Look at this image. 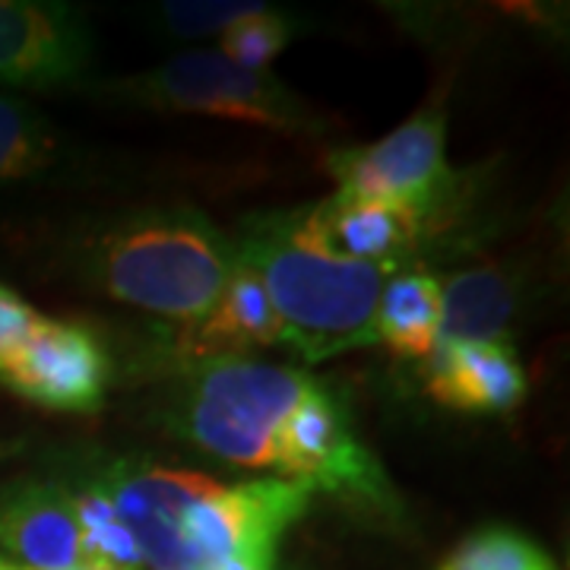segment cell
I'll return each instance as SVG.
<instances>
[{"instance_id": "6da1fadb", "label": "cell", "mask_w": 570, "mask_h": 570, "mask_svg": "<svg viewBox=\"0 0 570 570\" xmlns=\"http://www.w3.org/2000/svg\"><path fill=\"white\" fill-rule=\"evenodd\" d=\"M140 549L142 570H213L238 554L279 558L311 491L283 479L225 485L200 472L118 463L99 475Z\"/></svg>"}, {"instance_id": "7a4b0ae2", "label": "cell", "mask_w": 570, "mask_h": 570, "mask_svg": "<svg viewBox=\"0 0 570 570\" xmlns=\"http://www.w3.org/2000/svg\"><path fill=\"white\" fill-rule=\"evenodd\" d=\"M232 250L266 288L285 346L311 365L377 343L374 317L393 269L330 257L302 235L295 213L254 216Z\"/></svg>"}, {"instance_id": "3957f363", "label": "cell", "mask_w": 570, "mask_h": 570, "mask_svg": "<svg viewBox=\"0 0 570 570\" xmlns=\"http://www.w3.org/2000/svg\"><path fill=\"white\" fill-rule=\"evenodd\" d=\"M235 269V250L197 209H146L111 223L89 247V276L108 298L200 324Z\"/></svg>"}, {"instance_id": "277c9868", "label": "cell", "mask_w": 570, "mask_h": 570, "mask_svg": "<svg viewBox=\"0 0 570 570\" xmlns=\"http://www.w3.org/2000/svg\"><path fill=\"white\" fill-rule=\"evenodd\" d=\"M311 384L314 377L298 367L213 358L184 390L178 425L223 463L273 472L285 419Z\"/></svg>"}, {"instance_id": "5b68a950", "label": "cell", "mask_w": 570, "mask_h": 570, "mask_svg": "<svg viewBox=\"0 0 570 570\" xmlns=\"http://www.w3.org/2000/svg\"><path fill=\"white\" fill-rule=\"evenodd\" d=\"M105 92L146 108L213 115L295 137L321 134L326 127L324 118L279 77L269 70H245L209 48L181 51L156 70L105 86Z\"/></svg>"}, {"instance_id": "8992f818", "label": "cell", "mask_w": 570, "mask_h": 570, "mask_svg": "<svg viewBox=\"0 0 570 570\" xmlns=\"http://www.w3.org/2000/svg\"><path fill=\"white\" fill-rule=\"evenodd\" d=\"M326 171L343 197L406 206L431 223V213L453 184L448 168V111L428 105L384 140L333 149L326 156Z\"/></svg>"}, {"instance_id": "52a82bcc", "label": "cell", "mask_w": 570, "mask_h": 570, "mask_svg": "<svg viewBox=\"0 0 570 570\" xmlns=\"http://www.w3.org/2000/svg\"><path fill=\"white\" fill-rule=\"evenodd\" d=\"M111 362L105 346L80 324L48 321L0 358V384L55 412H99Z\"/></svg>"}, {"instance_id": "ba28073f", "label": "cell", "mask_w": 570, "mask_h": 570, "mask_svg": "<svg viewBox=\"0 0 570 570\" xmlns=\"http://www.w3.org/2000/svg\"><path fill=\"white\" fill-rule=\"evenodd\" d=\"M92 32L70 3L0 0V82L67 86L92 67Z\"/></svg>"}, {"instance_id": "9c48e42d", "label": "cell", "mask_w": 570, "mask_h": 570, "mask_svg": "<svg viewBox=\"0 0 570 570\" xmlns=\"http://www.w3.org/2000/svg\"><path fill=\"white\" fill-rule=\"evenodd\" d=\"M295 216L307 242L330 257L352 264L387 266L393 273H400L406 257H412L422 232L428 228L425 219L406 206L355 200L343 194H333Z\"/></svg>"}, {"instance_id": "30bf717a", "label": "cell", "mask_w": 570, "mask_h": 570, "mask_svg": "<svg viewBox=\"0 0 570 570\" xmlns=\"http://www.w3.org/2000/svg\"><path fill=\"white\" fill-rule=\"evenodd\" d=\"M0 549L22 570L92 568L67 485L17 482L0 494Z\"/></svg>"}, {"instance_id": "8fae6325", "label": "cell", "mask_w": 570, "mask_h": 570, "mask_svg": "<svg viewBox=\"0 0 570 570\" xmlns=\"http://www.w3.org/2000/svg\"><path fill=\"white\" fill-rule=\"evenodd\" d=\"M527 390V371L510 343H460L428 355V393L450 409L510 412Z\"/></svg>"}, {"instance_id": "7c38bea8", "label": "cell", "mask_w": 570, "mask_h": 570, "mask_svg": "<svg viewBox=\"0 0 570 570\" xmlns=\"http://www.w3.org/2000/svg\"><path fill=\"white\" fill-rule=\"evenodd\" d=\"M517 283L501 266H469L441 283L438 346L508 343L517 317ZM434 346V348H438Z\"/></svg>"}, {"instance_id": "4fadbf2b", "label": "cell", "mask_w": 570, "mask_h": 570, "mask_svg": "<svg viewBox=\"0 0 570 570\" xmlns=\"http://www.w3.org/2000/svg\"><path fill=\"white\" fill-rule=\"evenodd\" d=\"M283 324L261 279L235 261L219 302L200 324L190 326V346L200 355L235 358V352L250 346H279Z\"/></svg>"}, {"instance_id": "5bb4252c", "label": "cell", "mask_w": 570, "mask_h": 570, "mask_svg": "<svg viewBox=\"0 0 570 570\" xmlns=\"http://www.w3.org/2000/svg\"><path fill=\"white\" fill-rule=\"evenodd\" d=\"M374 336L403 358H428L441 336V283L422 273H393L377 302Z\"/></svg>"}, {"instance_id": "9a60e30c", "label": "cell", "mask_w": 570, "mask_h": 570, "mask_svg": "<svg viewBox=\"0 0 570 570\" xmlns=\"http://www.w3.org/2000/svg\"><path fill=\"white\" fill-rule=\"evenodd\" d=\"M82 532V549L92 568L142 570L140 549L130 530L124 527L121 513L115 508L102 479H92L80 489H67Z\"/></svg>"}, {"instance_id": "2e32d148", "label": "cell", "mask_w": 570, "mask_h": 570, "mask_svg": "<svg viewBox=\"0 0 570 570\" xmlns=\"http://www.w3.org/2000/svg\"><path fill=\"white\" fill-rule=\"evenodd\" d=\"M58 140L32 105L0 96V184L22 181L51 168Z\"/></svg>"}, {"instance_id": "e0dca14e", "label": "cell", "mask_w": 570, "mask_h": 570, "mask_svg": "<svg viewBox=\"0 0 570 570\" xmlns=\"http://www.w3.org/2000/svg\"><path fill=\"white\" fill-rule=\"evenodd\" d=\"M438 570H554L532 539L508 527H485L466 535Z\"/></svg>"}, {"instance_id": "ac0fdd59", "label": "cell", "mask_w": 570, "mask_h": 570, "mask_svg": "<svg viewBox=\"0 0 570 570\" xmlns=\"http://www.w3.org/2000/svg\"><path fill=\"white\" fill-rule=\"evenodd\" d=\"M292 39H295V22L285 13L261 7L232 22L219 36L216 51L245 70H269V63L283 55Z\"/></svg>"}, {"instance_id": "d6986e66", "label": "cell", "mask_w": 570, "mask_h": 570, "mask_svg": "<svg viewBox=\"0 0 570 570\" xmlns=\"http://www.w3.org/2000/svg\"><path fill=\"white\" fill-rule=\"evenodd\" d=\"M261 7L264 3H250V0H171L156 7V20L163 22L168 36L206 39V36H223L232 22Z\"/></svg>"}, {"instance_id": "ffe728a7", "label": "cell", "mask_w": 570, "mask_h": 570, "mask_svg": "<svg viewBox=\"0 0 570 570\" xmlns=\"http://www.w3.org/2000/svg\"><path fill=\"white\" fill-rule=\"evenodd\" d=\"M39 321L41 314L36 307L22 302L13 288L0 285V358L20 346L22 340L39 326Z\"/></svg>"}, {"instance_id": "44dd1931", "label": "cell", "mask_w": 570, "mask_h": 570, "mask_svg": "<svg viewBox=\"0 0 570 570\" xmlns=\"http://www.w3.org/2000/svg\"><path fill=\"white\" fill-rule=\"evenodd\" d=\"M213 570H279V558H266V554H238L228 558Z\"/></svg>"}, {"instance_id": "7402d4cb", "label": "cell", "mask_w": 570, "mask_h": 570, "mask_svg": "<svg viewBox=\"0 0 570 570\" xmlns=\"http://www.w3.org/2000/svg\"><path fill=\"white\" fill-rule=\"evenodd\" d=\"M0 570H22L20 564H13V561H7V558H0Z\"/></svg>"}, {"instance_id": "603a6c76", "label": "cell", "mask_w": 570, "mask_h": 570, "mask_svg": "<svg viewBox=\"0 0 570 570\" xmlns=\"http://www.w3.org/2000/svg\"><path fill=\"white\" fill-rule=\"evenodd\" d=\"M77 570H115V568H77Z\"/></svg>"}]
</instances>
